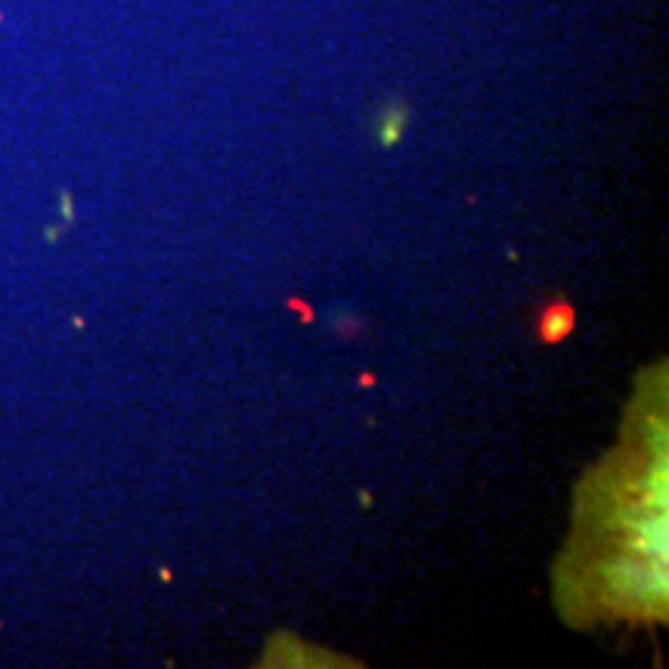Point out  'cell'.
Masks as SVG:
<instances>
[{
	"instance_id": "6",
	"label": "cell",
	"mask_w": 669,
	"mask_h": 669,
	"mask_svg": "<svg viewBox=\"0 0 669 669\" xmlns=\"http://www.w3.org/2000/svg\"><path fill=\"white\" fill-rule=\"evenodd\" d=\"M375 381H378V378H375V375H372V372H363V375H359V378H357V385H359V388H366V390H369V388H375Z\"/></svg>"
},
{
	"instance_id": "2",
	"label": "cell",
	"mask_w": 669,
	"mask_h": 669,
	"mask_svg": "<svg viewBox=\"0 0 669 669\" xmlns=\"http://www.w3.org/2000/svg\"><path fill=\"white\" fill-rule=\"evenodd\" d=\"M409 124H412V109L406 106V102H388V106H381L378 115H375V140H378V146L394 149L397 143L406 137Z\"/></svg>"
},
{
	"instance_id": "1",
	"label": "cell",
	"mask_w": 669,
	"mask_h": 669,
	"mask_svg": "<svg viewBox=\"0 0 669 669\" xmlns=\"http://www.w3.org/2000/svg\"><path fill=\"white\" fill-rule=\"evenodd\" d=\"M536 341L539 344H558L576 329V310L567 300H548L536 310Z\"/></svg>"
},
{
	"instance_id": "7",
	"label": "cell",
	"mask_w": 669,
	"mask_h": 669,
	"mask_svg": "<svg viewBox=\"0 0 669 669\" xmlns=\"http://www.w3.org/2000/svg\"><path fill=\"white\" fill-rule=\"evenodd\" d=\"M357 499H359V502H363V505H372V496H369V493H366V490H359V493H357Z\"/></svg>"
},
{
	"instance_id": "5",
	"label": "cell",
	"mask_w": 669,
	"mask_h": 669,
	"mask_svg": "<svg viewBox=\"0 0 669 669\" xmlns=\"http://www.w3.org/2000/svg\"><path fill=\"white\" fill-rule=\"evenodd\" d=\"M285 307H289V310H295V313H298V319L304 322V326H310V322L317 319V313H313V304H307V300H304V298H298V295H291L289 300H285Z\"/></svg>"
},
{
	"instance_id": "3",
	"label": "cell",
	"mask_w": 669,
	"mask_h": 669,
	"mask_svg": "<svg viewBox=\"0 0 669 669\" xmlns=\"http://www.w3.org/2000/svg\"><path fill=\"white\" fill-rule=\"evenodd\" d=\"M632 548L642 555H648L654 561H666V515L660 517H648V521H642L635 527V536H632Z\"/></svg>"
},
{
	"instance_id": "4",
	"label": "cell",
	"mask_w": 669,
	"mask_h": 669,
	"mask_svg": "<svg viewBox=\"0 0 669 669\" xmlns=\"http://www.w3.org/2000/svg\"><path fill=\"white\" fill-rule=\"evenodd\" d=\"M329 329L338 335V338H344V341H350V338H363L366 332V319L363 317H357L353 310H338L332 313V319H329Z\"/></svg>"
}]
</instances>
